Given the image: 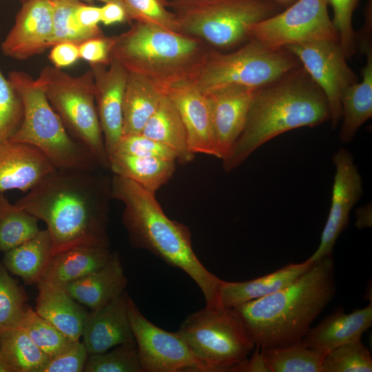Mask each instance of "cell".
Wrapping results in <instances>:
<instances>
[{
  "label": "cell",
  "instance_id": "6da1fadb",
  "mask_svg": "<svg viewBox=\"0 0 372 372\" xmlns=\"http://www.w3.org/2000/svg\"><path fill=\"white\" fill-rule=\"evenodd\" d=\"M99 170L55 169L16 202L45 223L52 256L79 246L110 247V180Z\"/></svg>",
  "mask_w": 372,
  "mask_h": 372
},
{
  "label": "cell",
  "instance_id": "7a4b0ae2",
  "mask_svg": "<svg viewBox=\"0 0 372 372\" xmlns=\"http://www.w3.org/2000/svg\"><path fill=\"white\" fill-rule=\"evenodd\" d=\"M336 293L332 255L312 263L288 287L234 308L260 350L300 342Z\"/></svg>",
  "mask_w": 372,
  "mask_h": 372
},
{
  "label": "cell",
  "instance_id": "3957f363",
  "mask_svg": "<svg viewBox=\"0 0 372 372\" xmlns=\"http://www.w3.org/2000/svg\"><path fill=\"white\" fill-rule=\"evenodd\" d=\"M330 120L327 99L301 65L255 90L240 135L222 159L225 172L240 166L277 136Z\"/></svg>",
  "mask_w": 372,
  "mask_h": 372
},
{
  "label": "cell",
  "instance_id": "277c9868",
  "mask_svg": "<svg viewBox=\"0 0 372 372\" xmlns=\"http://www.w3.org/2000/svg\"><path fill=\"white\" fill-rule=\"evenodd\" d=\"M112 198L124 205L122 220L132 243L145 249L187 273L202 291L208 307H220L221 279L200 262L193 250L192 236L184 225L169 218L154 194L135 182L113 174Z\"/></svg>",
  "mask_w": 372,
  "mask_h": 372
},
{
  "label": "cell",
  "instance_id": "5b68a950",
  "mask_svg": "<svg viewBox=\"0 0 372 372\" xmlns=\"http://www.w3.org/2000/svg\"><path fill=\"white\" fill-rule=\"evenodd\" d=\"M111 41L112 59L161 89L193 81L209 50L198 38L138 21Z\"/></svg>",
  "mask_w": 372,
  "mask_h": 372
},
{
  "label": "cell",
  "instance_id": "8992f818",
  "mask_svg": "<svg viewBox=\"0 0 372 372\" xmlns=\"http://www.w3.org/2000/svg\"><path fill=\"white\" fill-rule=\"evenodd\" d=\"M36 80L70 135L94 156L102 169H109L91 68L74 76L47 65Z\"/></svg>",
  "mask_w": 372,
  "mask_h": 372
},
{
  "label": "cell",
  "instance_id": "52a82bcc",
  "mask_svg": "<svg viewBox=\"0 0 372 372\" xmlns=\"http://www.w3.org/2000/svg\"><path fill=\"white\" fill-rule=\"evenodd\" d=\"M300 65L287 49H271L249 39L231 52L209 50L193 82L205 94L233 86L258 89L277 81Z\"/></svg>",
  "mask_w": 372,
  "mask_h": 372
},
{
  "label": "cell",
  "instance_id": "ba28073f",
  "mask_svg": "<svg viewBox=\"0 0 372 372\" xmlns=\"http://www.w3.org/2000/svg\"><path fill=\"white\" fill-rule=\"evenodd\" d=\"M181 33L219 48H227L249 38V28L278 12L270 0H198L170 1Z\"/></svg>",
  "mask_w": 372,
  "mask_h": 372
},
{
  "label": "cell",
  "instance_id": "9c48e42d",
  "mask_svg": "<svg viewBox=\"0 0 372 372\" xmlns=\"http://www.w3.org/2000/svg\"><path fill=\"white\" fill-rule=\"evenodd\" d=\"M178 331L211 372L231 371L255 347L234 308L205 307L187 316Z\"/></svg>",
  "mask_w": 372,
  "mask_h": 372
},
{
  "label": "cell",
  "instance_id": "30bf717a",
  "mask_svg": "<svg viewBox=\"0 0 372 372\" xmlns=\"http://www.w3.org/2000/svg\"><path fill=\"white\" fill-rule=\"evenodd\" d=\"M10 140L37 148L56 169H102L94 156L70 135L46 96L41 94L24 99L21 123Z\"/></svg>",
  "mask_w": 372,
  "mask_h": 372
},
{
  "label": "cell",
  "instance_id": "8fae6325",
  "mask_svg": "<svg viewBox=\"0 0 372 372\" xmlns=\"http://www.w3.org/2000/svg\"><path fill=\"white\" fill-rule=\"evenodd\" d=\"M328 6L327 0H297L284 11L251 25L249 39L273 50L320 40L339 43Z\"/></svg>",
  "mask_w": 372,
  "mask_h": 372
},
{
  "label": "cell",
  "instance_id": "7c38bea8",
  "mask_svg": "<svg viewBox=\"0 0 372 372\" xmlns=\"http://www.w3.org/2000/svg\"><path fill=\"white\" fill-rule=\"evenodd\" d=\"M128 317L143 372H211L176 332L149 321L129 296Z\"/></svg>",
  "mask_w": 372,
  "mask_h": 372
},
{
  "label": "cell",
  "instance_id": "4fadbf2b",
  "mask_svg": "<svg viewBox=\"0 0 372 372\" xmlns=\"http://www.w3.org/2000/svg\"><path fill=\"white\" fill-rule=\"evenodd\" d=\"M285 49L295 56L324 94L329 106L331 125L336 127L342 117V96L348 87L358 81L339 43L331 40L314 41Z\"/></svg>",
  "mask_w": 372,
  "mask_h": 372
},
{
  "label": "cell",
  "instance_id": "5bb4252c",
  "mask_svg": "<svg viewBox=\"0 0 372 372\" xmlns=\"http://www.w3.org/2000/svg\"><path fill=\"white\" fill-rule=\"evenodd\" d=\"M333 161L335 173L330 210L320 245L306 260L308 262L332 255L338 238L348 225L349 213L363 192L362 178L351 154L341 148L334 154Z\"/></svg>",
  "mask_w": 372,
  "mask_h": 372
},
{
  "label": "cell",
  "instance_id": "9a60e30c",
  "mask_svg": "<svg viewBox=\"0 0 372 372\" xmlns=\"http://www.w3.org/2000/svg\"><path fill=\"white\" fill-rule=\"evenodd\" d=\"M21 4L1 49L5 56L23 61L50 48L53 8L51 0H29Z\"/></svg>",
  "mask_w": 372,
  "mask_h": 372
},
{
  "label": "cell",
  "instance_id": "2e32d148",
  "mask_svg": "<svg viewBox=\"0 0 372 372\" xmlns=\"http://www.w3.org/2000/svg\"><path fill=\"white\" fill-rule=\"evenodd\" d=\"M98 116L108 156L123 136V101L127 71L116 60L90 64Z\"/></svg>",
  "mask_w": 372,
  "mask_h": 372
},
{
  "label": "cell",
  "instance_id": "e0dca14e",
  "mask_svg": "<svg viewBox=\"0 0 372 372\" xmlns=\"http://www.w3.org/2000/svg\"><path fill=\"white\" fill-rule=\"evenodd\" d=\"M161 90L178 110L191 152L219 158L206 95L196 87L193 81L178 83Z\"/></svg>",
  "mask_w": 372,
  "mask_h": 372
},
{
  "label": "cell",
  "instance_id": "ac0fdd59",
  "mask_svg": "<svg viewBox=\"0 0 372 372\" xmlns=\"http://www.w3.org/2000/svg\"><path fill=\"white\" fill-rule=\"evenodd\" d=\"M256 90L233 86L205 94L219 158L228 154L242 132Z\"/></svg>",
  "mask_w": 372,
  "mask_h": 372
},
{
  "label": "cell",
  "instance_id": "d6986e66",
  "mask_svg": "<svg viewBox=\"0 0 372 372\" xmlns=\"http://www.w3.org/2000/svg\"><path fill=\"white\" fill-rule=\"evenodd\" d=\"M129 296L124 291L87 315L82 335L89 355L107 351L123 344H136L128 313Z\"/></svg>",
  "mask_w": 372,
  "mask_h": 372
},
{
  "label": "cell",
  "instance_id": "ffe728a7",
  "mask_svg": "<svg viewBox=\"0 0 372 372\" xmlns=\"http://www.w3.org/2000/svg\"><path fill=\"white\" fill-rule=\"evenodd\" d=\"M56 169L37 148L0 140V192H28Z\"/></svg>",
  "mask_w": 372,
  "mask_h": 372
},
{
  "label": "cell",
  "instance_id": "44dd1931",
  "mask_svg": "<svg viewBox=\"0 0 372 372\" xmlns=\"http://www.w3.org/2000/svg\"><path fill=\"white\" fill-rule=\"evenodd\" d=\"M371 325V302L349 313L340 307L316 327H310L302 340L311 348L327 353L342 344L361 339Z\"/></svg>",
  "mask_w": 372,
  "mask_h": 372
},
{
  "label": "cell",
  "instance_id": "7402d4cb",
  "mask_svg": "<svg viewBox=\"0 0 372 372\" xmlns=\"http://www.w3.org/2000/svg\"><path fill=\"white\" fill-rule=\"evenodd\" d=\"M126 285L119 255L112 252L102 267L61 287L76 301L92 310L121 295Z\"/></svg>",
  "mask_w": 372,
  "mask_h": 372
},
{
  "label": "cell",
  "instance_id": "603a6c76",
  "mask_svg": "<svg viewBox=\"0 0 372 372\" xmlns=\"http://www.w3.org/2000/svg\"><path fill=\"white\" fill-rule=\"evenodd\" d=\"M313 262L289 263L270 273L241 282L221 280L219 302L222 307L239 305L271 295L293 283L305 273Z\"/></svg>",
  "mask_w": 372,
  "mask_h": 372
},
{
  "label": "cell",
  "instance_id": "cb8c5ba5",
  "mask_svg": "<svg viewBox=\"0 0 372 372\" xmlns=\"http://www.w3.org/2000/svg\"><path fill=\"white\" fill-rule=\"evenodd\" d=\"M35 311L74 341L81 337L87 312L61 287L44 279L37 283Z\"/></svg>",
  "mask_w": 372,
  "mask_h": 372
},
{
  "label": "cell",
  "instance_id": "d4e9b609",
  "mask_svg": "<svg viewBox=\"0 0 372 372\" xmlns=\"http://www.w3.org/2000/svg\"><path fill=\"white\" fill-rule=\"evenodd\" d=\"M110 247L79 246L53 255L41 279L63 287L100 269L109 260Z\"/></svg>",
  "mask_w": 372,
  "mask_h": 372
},
{
  "label": "cell",
  "instance_id": "484cf974",
  "mask_svg": "<svg viewBox=\"0 0 372 372\" xmlns=\"http://www.w3.org/2000/svg\"><path fill=\"white\" fill-rule=\"evenodd\" d=\"M360 51L366 57L362 79L348 87L341 99L342 123L339 137L342 143L351 141L358 129L372 116L371 43L365 45Z\"/></svg>",
  "mask_w": 372,
  "mask_h": 372
},
{
  "label": "cell",
  "instance_id": "4316f807",
  "mask_svg": "<svg viewBox=\"0 0 372 372\" xmlns=\"http://www.w3.org/2000/svg\"><path fill=\"white\" fill-rule=\"evenodd\" d=\"M163 92L147 78L127 72L123 101V136L140 134Z\"/></svg>",
  "mask_w": 372,
  "mask_h": 372
},
{
  "label": "cell",
  "instance_id": "83f0119b",
  "mask_svg": "<svg viewBox=\"0 0 372 372\" xmlns=\"http://www.w3.org/2000/svg\"><path fill=\"white\" fill-rule=\"evenodd\" d=\"M141 134L171 149L179 163H187L194 158L178 110L164 92Z\"/></svg>",
  "mask_w": 372,
  "mask_h": 372
},
{
  "label": "cell",
  "instance_id": "f1b7e54d",
  "mask_svg": "<svg viewBox=\"0 0 372 372\" xmlns=\"http://www.w3.org/2000/svg\"><path fill=\"white\" fill-rule=\"evenodd\" d=\"M52 243L49 231H39L32 238L5 252L3 265L11 273L28 285L42 278L52 256Z\"/></svg>",
  "mask_w": 372,
  "mask_h": 372
},
{
  "label": "cell",
  "instance_id": "f546056e",
  "mask_svg": "<svg viewBox=\"0 0 372 372\" xmlns=\"http://www.w3.org/2000/svg\"><path fill=\"white\" fill-rule=\"evenodd\" d=\"M109 169L155 194L172 176L176 161L114 152L109 156Z\"/></svg>",
  "mask_w": 372,
  "mask_h": 372
},
{
  "label": "cell",
  "instance_id": "4dcf8cb0",
  "mask_svg": "<svg viewBox=\"0 0 372 372\" xmlns=\"http://www.w3.org/2000/svg\"><path fill=\"white\" fill-rule=\"evenodd\" d=\"M0 348L13 372H40L50 359L19 325L0 334Z\"/></svg>",
  "mask_w": 372,
  "mask_h": 372
},
{
  "label": "cell",
  "instance_id": "1f68e13d",
  "mask_svg": "<svg viewBox=\"0 0 372 372\" xmlns=\"http://www.w3.org/2000/svg\"><path fill=\"white\" fill-rule=\"evenodd\" d=\"M260 351L271 372H322L327 353L308 347L302 340L290 346Z\"/></svg>",
  "mask_w": 372,
  "mask_h": 372
},
{
  "label": "cell",
  "instance_id": "d6a6232c",
  "mask_svg": "<svg viewBox=\"0 0 372 372\" xmlns=\"http://www.w3.org/2000/svg\"><path fill=\"white\" fill-rule=\"evenodd\" d=\"M39 230L37 218L11 204L0 192V251L6 252L16 247Z\"/></svg>",
  "mask_w": 372,
  "mask_h": 372
},
{
  "label": "cell",
  "instance_id": "836d02e7",
  "mask_svg": "<svg viewBox=\"0 0 372 372\" xmlns=\"http://www.w3.org/2000/svg\"><path fill=\"white\" fill-rule=\"evenodd\" d=\"M53 8L52 34L50 48L61 42L79 45L82 42L103 34L101 30H88L78 23L75 11L83 1L79 0H51Z\"/></svg>",
  "mask_w": 372,
  "mask_h": 372
},
{
  "label": "cell",
  "instance_id": "e575fe53",
  "mask_svg": "<svg viewBox=\"0 0 372 372\" xmlns=\"http://www.w3.org/2000/svg\"><path fill=\"white\" fill-rule=\"evenodd\" d=\"M18 325L24 329L34 344L49 358L65 351L76 342L41 317L34 309L28 307Z\"/></svg>",
  "mask_w": 372,
  "mask_h": 372
},
{
  "label": "cell",
  "instance_id": "d590c367",
  "mask_svg": "<svg viewBox=\"0 0 372 372\" xmlns=\"http://www.w3.org/2000/svg\"><path fill=\"white\" fill-rule=\"evenodd\" d=\"M372 357L361 339L328 351L322 362V372H371Z\"/></svg>",
  "mask_w": 372,
  "mask_h": 372
},
{
  "label": "cell",
  "instance_id": "8d00e7d4",
  "mask_svg": "<svg viewBox=\"0 0 372 372\" xmlns=\"http://www.w3.org/2000/svg\"><path fill=\"white\" fill-rule=\"evenodd\" d=\"M127 20L138 21L172 32H180L176 15L169 11L167 0H122ZM181 33V32H180Z\"/></svg>",
  "mask_w": 372,
  "mask_h": 372
},
{
  "label": "cell",
  "instance_id": "74e56055",
  "mask_svg": "<svg viewBox=\"0 0 372 372\" xmlns=\"http://www.w3.org/2000/svg\"><path fill=\"white\" fill-rule=\"evenodd\" d=\"M27 300L23 289L0 264V334L19 324Z\"/></svg>",
  "mask_w": 372,
  "mask_h": 372
},
{
  "label": "cell",
  "instance_id": "f35d334b",
  "mask_svg": "<svg viewBox=\"0 0 372 372\" xmlns=\"http://www.w3.org/2000/svg\"><path fill=\"white\" fill-rule=\"evenodd\" d=\"M85 372H143L136 344L117 346L110 352L89 355Z\"/></svg>",
  "mask_w": 372,
  "mask_h": 372
},
{
  "label": "cell",
  "instance_id": "ab89813d",
  "mask_svg": "<svg viewBox=\"0 0 372 372\" xmlns=\"http://www.w3.org/2000/svg\"><path fill=\"white\" fill-rule=\"evenodd\" d=\"M23 116L21 99L0 69V140L10 139L19 128Z\"/></svg>",
  "mask_w": 372,
  "mask_h": 372
},
{
  "label": "cell",
  "instance_id": "60d3db41",
  "mask_svg": "<svg viewBox=\"0 0 372 372\" xmlns=\"http://www.w3.org/2000/svg\"><path fill=\"white\" fill-rule=\"evenodd\" d=\"M360 0H327L333 9V25L338 37L339 44L347 59L357 52L356 32L353 28V15Z\"/></svg>",
  "mask_w": 372,
  "mask_h": 372
},
{
  "label": "cell",
  "instance_id": "b9f144b4",
  "mask_svg": "<svg viewBox=\"0 0 372 372\" xmlns=\"http://www.w3.org/2000/svg\"><path fill=\"white\" fill-rule=\"evenodd\" d=\"M114 152L140 157L177 161L176 154L171 149L142 134L122 136L112 153Z\"/></svg>",
  "mask_w": 372,
  "mask_h": 372
},
{
  "label": "cell",
  "instance_id": "7bdbcfd3",
  "mask_svg": "<svg viewBox=\"0 0 372 372\" xmlns=\"http://www.w3.org/2000/svg\"><path fill=\"white\" fill-rule=\"evenodd\" d=\"M88 357L83 342L76 341L70 348L50 358L40 372H81Z\"/></svg>",
  "mask_w": 372,
  "mask_h": 372
},
{
  "label": "cell",
  "instance_id": "ee69618b",
  "mask_svg": "<svg viewBox=\"0 0 372 372\" xmlns=\"http://www.w3.org/2000/svg\"><path fill=\"white\" fill-rule=\"evenodd\" d=\"M111 46V37L104 34L89 39L79 45V58L90 65H109L112 61Z\"/></svg>",
  "mask_w": 372,
  "mask_h": 372
},
{
  "label": "cell",
  "instance_id": "f6af8a7d",
  "mask_svg": "<svg viewBox=\"0 0 372 372\" xmlns=\"http://www.w3.org/2000/svg\"><path fill=\"white\" fill-rule=\"evenodd\" d=\"M48 57L56 68L70 66L80 59L79 45L71 42L57 43L51 48Z\"/></svg>",
  "mask_w": 372,
  "mask_h": 372
},
{
  "label": "cell",
  "instance_id": "bcb514c9",
  "mask_svg": "<svg viewBox=\"0 0 372 372\" xmlns=\"http://www.w3.org/2000/svg\"><path fill=\"white\" fill-rule=\"evenodd\" d=\"M75 17L79 24L88 30L99 29L101 22V7L81 2L75 11Z\"/></svg>",
  "mask_w": 372,
  "mask_h": 372
},
{
  "label": "cell",
  "instance_id": "7dc6e473",
  "mask_svg": "<svg viewBox=\"0 0 372 372\" xmlns=\"http://www.w3.org/2000/svg\"><path fill=\"white\" fill-rule=\"evenodd\" d=\"M256 349L251 358H245L233 366L231 371L236 372H271L259 348Z\"/></svg>",
  "mask_w": 372,
  "mask_h": 372
},
{
  "label": "cell",
  "instance_id": "c3c4849f",
  "mask_svg": "<svg viewBox=\"0 0 372 372\" xmlns=\"http://www.w3.org/2000/svg\"><path fill=\"white\" fill-rule=\"evenodd\" d=\"M127 21L125 9L121 3L107 2L101 7V22L105 25Z\"/></svg>",
  "mask_w": 372,
  "mask_h": 372
},
{
  "label": "cell",
  "instance_id": "681fc988",
  "mask_svg": "<svg viewBox=\"0 0 372 372\" xmlns=\"http://www.w3.org/2000/svg\"><path fill=\"white\" fill-rule=\"evenodd\" d=\"M0 372H13L11 366L0 348Z\"/></svg>",
  "mask_w": 372,
  "mask_h": 372
},
{
  "label": "cell",
  "instance_id": "f907efd6",
  "mask_svg": "<svg viewBox=\"0 0 372 372\" xmlns=\"http://www.w3.org/2000/svg\"><path fill=\"white\" fill-rule=\"evenodd\" d=\"M276 4H278L279 6H284V7H288L294 2H296L297 0H270Z\"/></svg>",
  "mask_w": 372,
  "mask_h": 372
},
{
  "label": "cell",
  "instance_id": "816d5d0a",
  "mask_svg": "<svg viewBox=\"0 0 372 372\" xmlns=\"http://www.w3.org/2000/svg\"><path fill=\"white\" fill-rule=\"evenodd\" d=\"M79 1H85L87 3H90L92 1H101V2H103L104 3H107V2H117L123 5L122 0H79Z\"/></svg>",
  "mask_w": 372,
  "mask_h": 372
},
{
  "label": "cell",
  "instance_id": "f5cc1de1",
  "mask_svg": "<svg viewBox=\"0 0 372 372\" xmlns=\"http://www.w3.org/2000/svg\"><path fill=\"white\" fill-rule=\"evenodd\" d=\"M175 2H187V1H198V0H172Z\"/></svg>",
  "mask_w": 372,
  "mask_h": 372
},
{
  "label": "cell",
  "instance_id": "db71d44e",
  "mask_svg": "<svg viewBox=\"0 0 372 372\" xmlns=\"http://www.w3.org/2000/svg\"><path fill=\"white\" fill-rule=\"evenodd\" d=\"M17 1H19L21 3H24V2H26L29 0H17Z\"/></svg>",
  "mask_w": 372,
  "mask_h": 372
}]
</instances>
